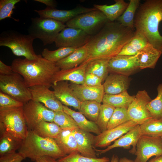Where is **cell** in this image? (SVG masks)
Wrapping results in <instances>:
<instances>
[{
	"mask_svg": "<svg viewBox=\"0 0 162 162\" xmlns=\"http://www.w3.org/2000/svg\"><path fill=\"white\" fill-rule=\"evenodd\" d=\"M135 30L117 21H109L98 33L91 37L86 44L87 54L82 63L97 59H110L117 56L133 37Z\"/></svg>",
	"mask_w": 162,
	"mask_h": 162,
	"instance_id": "obj_1",
	"label": "cell"
},
{
	"mask_svg": "<svg viewBox=\"0 0 162 162\" xmlns=\"http://www.w3.org/2000/svg\"><path fill=\"white\" fill-rule=\"evenodd\" d=\"M162 20V0H146L140 4L135 16V31L143 35L162 55V36L159 26Z\"/></svg>",
	"mask_w": 162,
	"mask_h": 162,
	"instance_id": "obj_2",
	"label": "cell"
},
{
	"mask_svg": "<svg viewBox=\"0 0 162 162\" xmlns=\"http://www.w3.org/2000/svg\"><path fill=\"white\" fill-rule=\"evenodd\" d=\"M11 66L14 72L23 77L28 88L42 85L49 88L52 85L53 77L60 70L56 63L45 59L41 55L32 60L15 59Z\"/></svg>",
	"mask_w": 162,
	"mask_h": 162,
	"instance_id": "obj_3",
	"label": "cell"
},
{
	"mask_svg": "<svg viewBox=\"0 0 162 162\" xmlns=\"http://www.w3.org/2000/svg\"><path fill=\"white\" fill-rule=\"evenodd\" d=\"M18 151L25 159L28 158L34 161L44 156L56 160L67 155L54 139L40 136L31 130H28Z\"/></svg>",
	"mask_w": 162,
	"mask_h": 162,
	"instance_id": "obj_4",
	"label": "cell"
},
{
	"mask_svg": "<svg viewBox=\"0 0 162 162\" xmlns=\"http://www.w3.org/2000/svg\"><path fill=\"white\" fill-rule=\"evenodd\" d=\"M34 38L29 34H25L16 31L9 30L0 35V46L9 48L13 53L17 56H23L29 60L37 58L38 55L33 47Z\"/></svg>",
	"mask_w": 162,
	"mask_h": 162,
	"instance_id": "obj_5",
	"label": "cell"
},
{
	"mask_svg": "<svg viewBox=\"0 0 162 162\" xmlns=\"http://www.w3.org/2000/svg\"><path fill=\"white\" fill-rule=\"evenodd\" d=\"M28 27V34L35 39H40L44 45L54 42L59 33L67 26L64 23L48 18L36 17L31 18Z\"/></svg>",
	"mask_w": 162,
	"mask_h": 162,
	"instance_id": "obj_6",
	"label": "cell"
},
{
	"mask_svg": "<svg viewBox=\"0 0 162 162\" xmlns=\"http://www.w3.org/2000/svg\"><path fill=\"white\" fill-rule=\"evenodd\" d=\"M0 129L23 140L26 136L28 130L22 106L0 109Z\"/></svg>",
	"mask_w": 162,
	"mask_h": 162,
	"instance_id": "obj_7",
	"label": "cell"
},
{
	"mask_svg": "<svg viewBox=\"0 0 162 162\" xmlns=\"http://www.w3.org/2000/svg\"><path fill=\"white\" fill-rule=\"evenodd\" d=\"M109 21L104 14L97 9L79 14L68 22L67 27L79 29L88 35H94Z\"/></svg>",
	"mask_w": 162,
	"mask_h": 162,
	"instance_id": "obj_8",
	"label": "cell"
},
{
	"mask_svg": "<svg viewBox=\"0 0 162 162\" xmlns=\"http://www.w3.org/2000/svg\"><path fill=\"white\" fill-rule=\"evenodd\" d=\"M0 90L23 104L32 99L23 77L15 72L8 75L0 74Z\"/></svg>",
	"mask_w": 162,
	"mask_h": 162,
	"instance_id": "obj_9",
	"label": "cell"
},
{
	"mask_svg": "<svg viewBox=\"0 0 162 162\" xmlns=\"http://www.w3.org/2000/svg\"><path fill=\"white\" fill-rule=\"evenodd\" d=\"M22 110L28 130L41 122H53L55 112L40 102L30 100L24 104Z\"/></svg>",
	"mask_w": 162,
	"mask_h": 162,
	"instance_id": "obj_10",
	"label": "cell"
},
{
	"mask_svg": "<svg viewBox=\"0 0 162 162\" xmlns=\"http://www.w3.org/2000/svg\"><path fill=\"white\" fill-rule=\"evenodd\" d=\"M135 162H147L151 157L162 155L161 136L141 135L137 143Z\"/></svg>",
	"mask_w": 162,
	"mask_h": 162,
	"instance_id": "obj_11",
	"label": "cell"
},
{
	"mask_svg": "<svg viewBox=\"0 0 162 162\" xmlns=\"http://www.w3.org/2000/svg\"><path fill=\"white\" fill-rule=\"evenodd\" d=\"M151 100L146 90L139 91L127 108L130 119L140 125L152 118L146 107Z\"/></svg>",
	"mask_w": 162,
	"mask_h": 162,
	"instance_id": "obj_12",
	"label": "cell"
},
{
	"mask_svg": "<svg viewBox=\"0 0 162 162\" xmlns=\"http://www.w3.org/2000/svg\"><path fill=\"white\" fill-rule=\"evenodd\" d=\"M91 36L81 29L66 27L58 34L54 42L56 47H82L88 42Z\"/></svg>",
	"mask_w": 162,
	"mask_h": 162,
	"instance_id": "obj_13",
	"label": "cell"
},
{
	"mask_svg": "<svg viewBox=\"0 0 162 162\" xmlns=\"http://www.w3.org/2000/svg\"><path fill=\"white\" fill-rule=\"evenodd\" d=\"M109 72L129 76L140 69L135 56L117 55L108 62Z\"/></svg>",
	"mask_w": 162,
	"mask_h": 162,
	"instance_id": "obj_14",
	"label": "cell"
},
{
	"mask_svg": "<svg viewBox=\"0 0 162 162\" xmlns=\"http://www.w3.org/2000/svg\"><path fill=\"white\" fill-rule=\"evenodd\" d=\"M32 100L42 103L49 109L55 112L63 111V105L56 96L53 91L42 85L29 88Z\"/></svg>",
	"mask_w": 162,
	"mask_h": 162,
	"instance_id": "obj_15",
	"label": "cell"
},
{
	"mask_svg": "<svg viewBox=\"0 0 162 162\" xmlns=\"http://www.w3.org/2000/svg\"><path fill=\"white\" fill-rule=\"evenodd\" d=\"M137 124L132 120L114 128L107 130L94 136V148H105Z\"/></svg>",
	"mask_w": 162,
	"mask_h": 162,
	"instance_id": "obj_16",
	"label": "cell"
},
{
	"mask_svg": "<svg viewBox=\"0 0 162 162\" xmlns=\"http://www.w3.org/2000/svg\"><path fill=\"white\" fill-rule=\"evenodd\" d=\"M97 9L94 7L88 8L82 6L69 10H58L46 7L44 10H35L34 11L40 17L51 18L64 23L79 14Z\"/></svg>",
	"mask_w": 162,
	"mask_h": 162,
	"instance_id": "obj_17",
	"label": "cell"
},
{
	"mask_svg": "<svg viewBox=\"0 0 162 162\" xmlns=\"http://www.w3.org/2000/svg\"><path fill=\"white\" fill-rule=\"evenodd\" d=\"M56 96L64 105L79 110L81 102L79 99L68 81H61L52 85Z\"/></svg>",
	"mask_w": 162,
	"mask_h": 162,
	"instance_id": "obj_18",
	"label": "cell"
},
{
	"mask_svg": "<svg viewBox=\"0 0 162 162\" xmlns=\"http://www.w3.org/2000/svg\"><path fill=\"white\" fill-rule=\"evenodd\" d=\"M141 135L140 125H137L115 140L112 144L108 146L106 148L103 150H98L95 148L94 149L95 151L99 152V154H102L114 148L123 147L125 149H129L132 146V149L129 152L134 154L137 143Z\"/></svg>",
	"mask_w": 162,
	"mask_h": 162,
	"instance_id": "obj_19",
	"label": "cell"
},
{
	"mask_svg": "<svg viewBox=\"0 0 162 162\" xmlns=\"http://www.w3.org/2000/svg\"><path fill=\"white\" fill-rule=\"evenodd\" d=\"M72 132L76 141L78 151L84 156L97 158L94 147L95 136L79 128L73 130Z\"/></svg>",
	"mask_w": 162,
	"mask_h": 162,
	"instance_id": "obj_20",
	"label": "cell"
},
{
	"mask_svg": "<svg viewBox=\"0 0 162 162\" xmlns=\"http://www.w3.org/2000/svg\"><path fill=\"white\" fill-rule=\"evenodd\" d=\"M70 86L81 101L91 100L101 103L105 94L103 84L91 86L85 84H77L70 82Z\"/></svg>",
	"mask_w": 162,
	"mask_h": 162,
	"instance_id": "obj_21",
	"label": "cell"
},
{
	"mask_svg": "<svg viewBox=\"0 0 162 162\" xmlns=\"http://www.w3.org/2000/svg\"><path fill=\"white\" fill-rule=\"evenodd\" d=\"M88 63H82L74 68L60 70L53 77L52 84L61 81H70L74 83L84 84L86 70Z\"/></svg>",
	"mask_w": 162,
	"mask_h": 162,
	"instance_id": "obj_22",
	"label": "cell"
},
{
	"mask_svg": "<svg viewBox=\"0 0 162 162\" xmlns=\"http://www.w3.org/2000/svg\"><path fill=\"white\" fill-rule=\"evenodd\" d=\"M130 82L129 76L111 73L108 75L103 84L105 94H115L127 91Z\"/></svg>",
	"mask_w": 162,
	"mask_h": 162,
	"instance_id": "obj_23",
	"label": "cell"
},
{
	"mask_svg": "<svg viewBox=\"0 0 162 162\" xmlns=\"http://www.w3.org/2000/svg\"><path fill=\"white\" fill-rule=\"evenodd\" d=\"M160 51L148 43L135 56L140 69H154L160 56Z\"/></svg>",
	"mask_w": 162,
	"mask_h": 162,
	"instance_id": "obj_24",
	"label": "cell"
},
{
	"mask_svg": "<svg viewBox=\"0 0 162 162\" xmlns=\"http://www.w3.org/2000/svg\"><path fill=\"white\" fill-rule=\"evenodd\" d=\"M87 54L86 44L77 48L65 58L56 63L61 70H65L76 67L81 64L86 59Z\"/></svg>",
	"mask_w": 162,
	"mask_h": 162,
	"instance_id": "obj_25",
	"label": "cell"
},
{
	"mask_svg": "<svg viewBox=\"0 0 162 162\" xmlns=\"http://www.w3.org/2000/svg\"><path fill=\"white\" fill-rule=\"evenodd\" d=\"M0 156L16 152L23 140L4 130L0 129Z\"/></svg>",
	"mask_w": 162,
	"mask_h": 162,
	"instance_id": "obj_26",
	"label": "cell"
},
{
	"mask_svg": "<svg viewBox=\"0 0 162 162\" xmlns=\"http://www.w3.org/2000/svg\"><path fill=\"white\" fill-rule=\"evenodd\" d=\"M114 1L115 3L112 5L94 4V7L101 11L109 21L114 22L122 15L129 4L124 0Z\"/></svg>",
	"mask_w": 162,
	"mask_h": 162,
	"instance_id": "obj_27",
	"label": "cell"
},
{
	"mask_svg": "<svg viewBox=\"0 0 162 162\" xmlns=\"http://www.w3.org/2000/svg\"><path fill=\"white\" fill-rule=\"evenodd\" d=\"M63 111L74 119L80 129L89 133H94L97 135L101 133L96 123L87 119L80 112L74 110L64 105Z\"/></svg>",
	"mask_w": 162,
	"mask_h": 162,
	"instance_id": "obj_28",
	"label": "cell"
},
{
	"mask_svg": "<svg viewBox=\"0 0 162 162\" xmlns=\"http://www.w3.org/2000/svg\"><path fill=\"white\" fill-rule=\"evenodd\" d=\"M54 139L60 148L66 155L74 152L78 151L76 141L72 130H62L57 137Z\"/></svg>",
	"mask_w": 162,
	"mask_h": 162,
	"instance_id": "obj_29",
	"label": "cell"
},
{
	"mask_svg": "<svg viewBox=\"0 0 162 162\" xmlns=\"http://www.w3.org/2000/svg\"><path fill=\"white\" fill-rule=\"evenodd\" d=\"M148 43L143 35L135 30L133 37L124 45L117 55L135 56Z\"/></svg>",
	"mask_w": 162,
	"mask_h": 162,
	"instance_id": "obj_30",
	"label": "cell"
},
{
	"mask_svg": "<svg viewBox=\"0 0 162 162\" xmlns=\"http://www.w3.org/2000/svg\"><path fill=\"white\" fill-rule=\"evenodd\" d=\"M135 95L131 96L127 91L115 94H105L102 102L115 108H128L134 99Z\"/></svg>",
	"mask_w": 162,
	"mask_h": 162,
	"instance_id": "obj_31",
	"label": "cell"
},
{
	"mask_svg": "<svg viewBox=\"0 0 162 162\" xmlns=\"http://www.w3.org/2000/svg\"><path fill=\"white\" fill-rule=\"evenodd\" d=\"M110 59L99 58L92 60L88 63L86 73L94 74L100 77L104 82L109 73L108 62Z\"/></svg>",
	"mask_w": 162,
	"mask_h": 162,
	"instance_id": "obj_32",
	"label": "cell"
},
{
	"mask_svg": "<svg viewBox=\"0 0 162 162\" xmlns=\"http://www.w3.org/2000/svg\"><path fill=\"white\" fill-rule=\"evenodd\" d=\"M62 129L54 122H42L38 123L32 130L39 136L45 138H56Z\"/></svg>",
	"mask_w": 162,
	"mask_h": 162,
	"instance_id": "obj_33",
	"label": "cell"
},
{
	"mask_svg": "<svg viewBox=\"0 0 162 162\" xmlns=\"http://www.w3.org/2000/svg\"><path fill=\"white\" fill-rule=\"evenodd\" d=\"M129 1L128 7L116 21L124 27L135 29L134 19L136 11L140 4V0H129Z\"/></svg>",
	"mask_w": 162,
	"mask_h": 162,
	"instance_id": "obj_34",
	"label": "cell"
},
{
	"mask_svg": "<svg viewBox=\"0 0 162 162\" xmlns=\"http://www.w3.org/2000/svg\"><path fill=\"white\" fill-rule=\"evenodd\" d=\"M141 135L162 136V119H149L140 125Z\"/></svg>",
	"mask_w": 162,
	"mask_h": 162,
	"instance_id": "obj_35",
	"label": "cell"
},
{
	"mask_svg": "<svg viewBox=\"0 0 162 162\" xmlns=\"http://www.w3.org/2000/svg\"><path fill=\"white\" fill-rule=\"evenodd\" d=\"M101 104L95 101H83L81 102L79 110L89 120L96 123Z\"/></svg>",
	"mask_w": 162,
	"mask_h": 162,
	"instance_id": "obj_36",
	"label": "cell"
},
{
	"mask_svg": "<svg viewBox=\"0 0 162 162\" xmlns=\"http://www.w3.org/2000/svg\"><path fill=\"white\" fill-rule=\"evenodd\" d=\"M77 48L63 47L56 50L51 51L45 48L42 52V56L45 59L52 62H56L65 58L73 52Z\"/></svg>",
	"mask_w": 162,
	"mask_h": 162,
	"instance_id": "obj_37",
	"label": "cell"
},
{
	"mask_svg": "<svg viewBox=\"0 0 162 162\" xmlns=\"http://www.w3.org/2000/svg\"><path fill=\"white\" fill-rule=\"evenodd\" d=\"M157 89V96L147 104L146 107L152 118L160 119H162V83L158 85Z\"/></svg>",
	"mask_w": 162,
	"mask_h": 162,
	"instance_id": "obj_38",
	"label": "cell"
},
{
	"mask_svg": "<svg viewBox=\"0 0 162 162\" xmlns=\"http://www.w3.org/2000/svg\"><path fill=\"white\" fill-rule=\"evenodd\" d=\"M115 108L108 104H101L96 123L101 132L107 130L108 123Z\"/></svg>",
	"mask_w": 162,
	"mask_h": 162,
	"instance_id": "obj_39",
	"label": "cell"
},
{
	"mask_svg": "<svg viewBox=\"0 0 162 162\" xmlns=\"http://www.w3.org/2000/svg\"><path fill=\"white\" fill-rule=\"evenodd\" d=\"M53 122L62 130H73L79 128L74 119L64 111L55 112Z\"/></svg>",
	"mask_w": 162,
	"mask_h": 162,
	"instance_id": "obj_40",
	"label": "cell"
},
{
	"mask_svg": "<svg viewBox=\"0 0 162 162\" xmlns=\"http://www.w3.org/2000/svg\"><path fill=\"white\" fill-rule=\"evenodd\" d=\"M58 162H110L109 158L104 157L100 158H89L81 155L78 151L74 152L57 160Z\"/></svg>",
	"mask_w": 162,
	"mask_h": 162,
	"instance_id": "obj_41",
	"label": "cell"
},
{
	"mask_svg": "<svg viewBox=\"0 0 162 162\" xmlns=\"http://www.w3.org/2000/svg\"><path fill=\"white\" fill-rule=\"evenodd\" d=\"M130 120L127 108H115L108 123L107 130L116 127Z\"/></svg>",
	"mask_w": 162,
	"mask_h": 162,
	"instance_id": "obj_42",
	"label": "cell"
},
{
	"mask_svg": "<svg viewBox=\"0 0 162 162\" xmlns=\"http://www.w3.org/2000/svg\"><path fill=\"white\" fill-rule=\"evenodd\" d=\"M20 1V0H0V20L10 18L18 21V20L13 18L11 15L13 9L15 8V5Z\"/></svg>",
	"mask_w": 162,
	"mask_h": 162,
	"instance_id": "obj_43",
	"label": "cell"
},
{
	"mask_svg": "<svg viewBox=\"0 0 162 162\" xmlns=\"http://www.w3.org/2000/svg\"><path fill=\"white\" fill-rule=\"evenodd\" d=\"M24 104L0 91V109L22 107Z\"/></svg>",
	"mask_w": 162,
	"mask_h": 162,
	"instance_id": "obj_44",
	"label": "cell"
},
{
	"mask_svg": "<svg viewBox=\"0 0 162 162\" xmlns=\"http://www.w3.org/2000/svg\"><path fill=\"white\" fill-rule=\"evenodd\" d=\"M102 80L97 76L91 73H86L84 84L89 86H96L102 85Z\"/></svg>",
	"mask_w": 162,
	"mask_h": 162,
	"instance_id": "obj_45",
	"label": "cell"
},
{
	"mask_svg": "<svg viewBox=\"0 0 162 162\" xmlns=\"http://www.w3.org/2000/svg\"><path fill=\"white\" fill-rule=\"evenodd\" d=\"M25 159L19 152H15L0 156V162H21Z\"/></svg>",
	"mask_w": 162,
	"mask_h": 162,
	"instance_id": "obj_46",
	"label": "cell"
},
{
	"mask_svg": "<svg viewBox=\"0 0 162 162\" xmlns=\"http://www.w3.org/2000/svg\"><path fill=\"white\" fill-rule=\"evenodd\" d=\"M14 72L11 66L7 65L0 60V74L8 75Z\"/></svg>",
	"mask_w": 162,
	"mask_h": 162,
	"instance_id": "obj_47",
	"label": "cell"
},
{
	"mask_svg": "<svg viewBox=\"0 0 162 162\" xmlns=\"http://www.w3.org/2000/svg\"><path fill=\"white\" fill-rule=\"evenodd\" d=\"M35 1L38 2L45 4L47 7L55 8L57 6L56 1L53 0H34Z\"/></svg>",
	"mask_w": 162,
	"mask_h": 162,
	"instance_id": "obj_48",
	"label": "cell"
},
{
	"mask_svg": "<svg viewBox=\"0 0 162 162\" xmlns=\"http://www.w3.org/2000/svg\"><path fill=\"white\" fill-rule=\"evenodd\" d=\"M35 162H58L56 159L48 156H44L37 159Z\"/></svg>",
	"mask_w": 162,
	"mask_h": 162,
	"instance_id": "obj_49",
	"label": "cell"
},
{
	"mask_svg": "<svg viewBox=\"0 0 162 162\" xmlns=\"http://www.w3.org/2000/svg\"><path fill=\"white\" fill-rule=\"evenodd\" d=\"M148 162H162V155L155 157L150 160Z\"/></svg>",
	"mask_w": 162,
	"mask_h": 162,
	"instance_id": "obj_50",
	"label": "cell"
},
{
	"mask_svg": "<svg viewBox=\"0 0 162 162\" xmlns=\"http://www.w3.org/2000/svg\"><path fill=\"white\" fill-rule=\"evenodd\" d=\"M110 162H119V159L118 156L117 155L113 154Z\"/></svg>",
	"mask_w": 162,
	"mask_h": 162,
	"instance_id": "obj_51",
	"label": "cell"
},
{
	"mask_svg": "<svg viewBox=\"0 0 162 162\" xmlns=\"http://www.w3.org/2000/svg\"><path fill=\"white\" fill-rule=\"evenodd\" d=\"M119 162H135L134 161H133L130 159H128V158L124 157L121 158L119 159Z\"/></svg>",
	"mask_w": 162,
	"mask_h": 162,
	"instance_id": "obj_52",
	"label": "cell"
},
{
	"mask_svg": "<svg viewBox=\"0 0 162 162\" xmlns=\"http://www.w3.org/2000/svg\"><path fill=\"white\" fill-rule=\"evenodd\" d=\"M161 138H162V136H161Z\"/></svg>",
	"mask_w": 162,
	"mask_h": 162,
	"instance_id": "obj_53",
	"label": "cell"
}]
</instances>
